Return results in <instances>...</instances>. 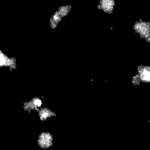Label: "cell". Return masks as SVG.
I'll list each match as a JSON object with an SVG mask.
<instances>
[{
  "mask_svg": "<svg viewBox=\"0 0 150 150\" xmlns=\"http://www.w3.org/2000/svg\"><path fill=\"white\" fill-rule=\"evenodd\" d=\"M38 142L43 148L49 147L52 144V137L49 133H43L39 136Z\"/></svg>",
  "mask_w": 150,
  "mask_h": 150,
  "instance_id": "obj_1",
  "label": "cell"
},
{
  "mask_svg": "<svg viewBox=\"0 0 150 150\" xmlns=\"http://www.w3.org/2000/svg\"><path fill=\"white\" fill-rule=\"evenodd\" d=\"M141 80V79H140V77H139V76H135L134 77V79H133V83H134V84H136V82H137V84H139V80Z\"/></svg>",
  "mask_w": 150,
  "mask_h": 150,
  "instance_id": "obj_6",
  "label": "cell"
},
{
  "mask_svg": "<svg viewBox=\"0 0 150 150\" xmlns=\"http://www.w3.org/2000/svg\"><path fill=\"white\" fill-rule=\"evenodd\" d=\"M101 6L105 11L109 12L110 9H112L114 6V2L112 0H102Z\"/></svg>",
  "mask_w": 150,
  "mask_h": 150,
  "instance_id": "obj_4",
  "label": "cell"
},
{
  "mask_svg": "<svg viewBox=\"0 0 150 150\" xmlns=\"http://www.w3.org/2000/svg\"><path fill=\"white\" fill-rule=\"evenodd\" d=\"M136 29L138 30V32L142 35L144 37H147V36L149 35V28L148 27V25L146 23H138L137 25Z\"/></svg>",
  "mask_w": 150,
  "mask_h": 150,
  "instance_id": "obj_3",
  "label": "cell"
},
{
  "mask_svg": "<svg viewBox=\"0 0 150 150\" xmlns=\"http://www.w3.org/2000/svg\"><path fill=\"white\" fill-rule=\"evenodd\" d=\"M49 112H50L48 110L47 111H46V112L45 113L44 111H42L41 113H40V115H42V118H46L47 117H50V114L49 113Z\"/></svg>",
  "mask_w": 150,
  "mask_h": 150,
  "instance_id": "obj_5",
  "label": "cell"
},
{
  "mask_svg": "<svg viewBox=\"0 0 150 150\" xmlns=\"http://www.w3.org/2000/svg\"><path fill=\"white\" fill-rule=\"evenodd\" d=\"M139 77L144 82L150 81V67H139L138 68Z\"/></svg>",
  "mask_w": 150,
  "mask_h": 150,
  "instance_id": "obj_2",
  "label": "cell"
}]
</instances>
